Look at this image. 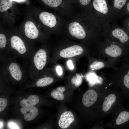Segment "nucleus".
Listing matches in <instances>:
<instances>
[{"label":"nucleus","mask_w":129,"mask_h":129,"mask_svg":"<svg viewBox=\"0 0 129 129\" xmlns=\"http://www.w3.org/2000/svg\"><path fill=\"white\" fill-rule=\"evenodd\" d=\"M10 42L12 48L20 54H23L26 52L27 49L23 42L18 36H12L11 38Z\"/></svg>","instance_id":"nucleus-9"},{"label":"nucleus","mask_w":129,"mask_h":129,"mask_svg":"<svg viewBox=\"0 0 129 129\" xmlns=\"http://www.w3.org/2000/svg\"><path fill=\"white\" fill-rule=\"evenodd\" d=\"M7 42L5 36L3 33L0 34V48L2 49L5 47Z\"/></svg>","instance_id":"nucleus-25"},{"label":"nucleus","mask_w":129,"mask_h":129,"mask_svg":"<svg viewBox=\"0 0 129 129\" xmlns=\"http://www.w3.org/2000/svg\"><path fill=\"white\" fill-rule=\"evenodd\" d=\"M47 56L46 51L43 49L39 50L34 56L33 61L34 65L38 70H42L46 64Z\"/></svg>","instance_id":"nucleus-6"},{"label":"nucleus","mask_w":129,"mask_h":129,"mask_svg":"<svg viewBox=\"0 0 129 129\" xmlns=\"http://www.w3.org/2000/svg\"><path fill=\"white\" fill-rule=\"evenodd\" d=\"M39 18L44 24L50 28L54 27L57 23L54 15L48 12L44 11L41 13L39 15Z\"/></svg>","instance_id":"nucleus-10"},{"label":"nucleus","mask_w":129,"mask_h":129,"mask_svg":"<svg viewBox=\"0 0 129 129\" xmlns=\"http://www.w3.org/2000/svg\"><path fill=\"white\" fill-rule=\"evenodd\" d=\"M7 99L4 98H0V112H1L5 108L7 104Z\"/></svg>","instance_id":"nucleus-26"},{"label":"nucleus","mask_w":129,"mask_h":129,"mask_svg":"<svg viewBox=\"0 0 129 129\" xmlns=\"http://www.w3.org/2000/svg\"><path fill=\"white\" fill-rule=\"evenodd\" d=\"M54 81L53 78L47 77L39 79L37 81L36 84L37 86L39 87H45L50 84Z\"/></svg>","instance_id":"nucleus-20"},{"label":"nucleus","mask_w":129,"mask_h":129,"mask_svg":"<svg viewBox=\"0 0 129 129\" xmlns=\"http://www.w3.org/2000/svg\"><path fill=\"white\" fill-rule=\"evenodd\" d=\"M46 5L53 8H56L61 5L64 0H42Z\"/></svg>","instance_id":"nucleus-22"},{"label":"nucleus","mask_w":129,"mask_h":129,"mask_svg":"<svg viewBox=\"0 0 129 129\" xmlns=\"http://www.w3.org/2000/svg\"><path fill=\"white\" fill-rule=\"evenodd\" d=\"M24 32L26 36L31 39L36 38L39 35V31L36 26L30 21L26 23L24 26Z\"/></svg>","instance_id":"nucleus-11"},{"label":"nucleus","mask_w":129,"mask_h":129,"mask_svg":"<svg viewBox=\"0 0 129 129\" xmlns=\"http://www.w3.org/2000/svg\"><path fill=\"white\" fill-rule=\"evenodd\" d=\"M113 71L116 76H122V81L124 86L129 89V62H123L120 59Z\"/></svg>","instance_id":"nucleus-2"},{"label":"nucleus","mask_w":129,"mask_h":129,"mask_svg":"<svg viewBox=\"0 0 129 129\" xmlns=\"http://www.w3.org/2000/svg\"><path fill=\"white\" fill-rule=\"evenodd\" d=\"M97 94L93 90H89L83 94L82 98L83 104L86 107H89L97 101Z\"/></svg>","instance_id":"nucleus-8"},{"label":"nucleus","mask_w":129,"mask_h":129,"mask_svg":"<svg viewBox=\"0 0 129 129\" xmlns=\"http://www.w3.org/2000/svg\"><path fill=\"white\" fill-rule=\"evenodd\" d=\"M83 52V49L81 47L78 45H74L61 50L59 55L63 58H68L80 55Z\"/></svg>","instance_id":"nucleus-5"},{"label":"nucleus","mask_w":129,"mask_h":129,"mask_svg":"<svg viewBox=\"0 0 129 129\" xmlns=\"http://www.w3.org/2000/svg\"><path fill=\"white\" fill-rule=\"evenodd\" d=\"M39 97L36 95H31L27 99H23L20 102V104L22 107L34 106L38 103Z\"/></svg>","instance_id":"nucleus-14"},{"label":"nucleus","mask_w":129,"mask_h":129,"mask_svg":"<svg viewBox=\"0 0 129 129\" xmlns=\"http://www.w3.org/2000/svg\"><path fill=\"white\" fill-rule=\"evenodd\" d=\"M127 10H128V11L129 12V2L128 3V4H127Z\"/></svg>","instance_id":"nucleus-32"},{"label":"nucleus","mask_w":129,"mask_h":129,"mask_svg":"<svg viewBox=\"0 0 129 129\" xmlns=\"http://www.w3.org/2000/svg\"><path fill=\"white\" fill-rule=\"evenodd\" d=\"M65 90V88L62 86L57 87L51 93V95L53 98L59 100H62L64 98L63 92Z\"/></svg>","instance_id":"nucleus-18"},{"label":"nucleus","mask_w":129,"mask_h":129,"mask_svg":"<svg viewBox=\"0 0 129 129\" xmlns=\"http://www.w3.org/2000/svg\"><path fill=\"white\" fill-rule=\"evenodd\" d=\"M92 4L96 10L102 13L106 14L108 11V8L106 0H93Z\"/></svg>","instance_id":"nucleus-16"},{"label":"nucleus","mask_w":129,"mask_h":129,"mask_svg":"<svg viewBox=\"0 0 129 129\" xmlns=\"http://www.w3.org/2000/svg\"><path fill=\"white\" fill-rule=\"evenodd\" d=\"M116 99L115 95L113 94H110L106 97L102 106V109L105 112L108 111Z\"/></svg>","instance_id":"nucleus-17"},{"label":"nucleus","mask_w":129,"mask_h":129,"mask_svg":"<svg viewBox=\"0 0 129 129\" xmlns=\"http://www.w3.org/2000/svg\"><path fill=\"white\" fill-rule=\"evenodd\" d=\"M126 1V0H114V6L117 9H121L125 5Z\"/></svg>","instance_id":"nucleus-24"},{"label":"nucleus","mask_w":129,"mask_h":129,"mask_svg":"<svg viewBox=\"0 0 129 129\" xmlns=\"http://www.w3.org/2000/svg\"><path fill=\"white\" fill-rule=\"evenodd\" d=\"M10 126L12 128V129H17V127L16 125L15 124L11 123H10Z\"/></svg>","instance_id":"nucleus-30"},{"label":"nucleus","mask_w":129,"mask_h":129,"mask_svg":"<svg viewBox=\"0 0 129 129\" xmlns=\"http://www.w3.org/2000/svg\"><path fill=\"white\" fill-rule=\"evenodd\" d=\"M12 0H0V12L5 11L11 8L12 5Z\"/></svg>","instance_id":"nucleus-21"},{"label":"nucleus","mask_w":129,"mask_h":129,"mask_svg":"<svg viewBox=\"0 0 129 129\" xmlns=\"http://www.w3.org/2000/svg\"><path fill=\"white\" fill-rule=\"evenodd\" d=\"M9 69L11 75L15 80L19 81L21 79L22 73L20 66L17 63H11L9 65Z\"/></svg>","instance_id":"nucleus-13"},{"label":"nucleus","mask_w":129,"mask_h":129,"mask_svg":"<svg viewBox=\"0 0 129 129\" xmlns=\"http://www.w3.org/2000/svg\"><path fill=\"white\" fill-rule=\"evenodd\" d=\"M128 25H129V23Z\"/></svg>","instance_id":"nucleus-33"},{"label":"nucleus","mask_w":129,"mask_h":129,"mask_svg":"<svg viewBox=\"0 0 129 129\" xmlns=\"http://www.w3.org/2000/svg\"><path fill=\"white\" fill-rule=\"evenodd\" d=\"M56 71L58 74L59 75H61L62 73V71L61 67L59 66H57L56 68Z\"/></svg>","instance_id":"nucleus-28"},{"label":"nucleus","mask_w":129,"mask_h":129,"mask_svg":"<svg viewBox=\"0 0 129 129\" xmlns=\"http://www.w3.org/2000/svg\"><path fill=\"white\" fill-rule=\"evenodd\" d=\"M67 64L70 69L72 70L74 69V66L71 60H70L68 61Z\"/></svg>","instance_id":"nucleus-29"},{"label":"nucleus","mask_w":129,"mask_h":129,"mask_svg":"<svg viewBox=\"0 0 129 129\" xmlns=\"http://www.w3.org/2000/svg\"><path fill=\"white\" fill-rule=\"evenodd\" d=\"M76 76H73L71 79L72 83L76 87H78L81 84L82 81V77L79 74L76 73Z\"/></svg>","instance_id":"nucleus-23"},{"label":"nucleus","mask_w":129,"mask_h":129,"mask_svg":"<svg viewBox=\"0 0 129 129\" xmlns=\"http://www.w3.org/2000/svg\"><path fill=\"white\" fill-rule=\"evenodd\" d=\"M97 52V57L118 64L120 58L124 55V51L118 45L111 44L99 48Z\"/></svg>","instance_id":"nucleus-1"},{"label":"nucleus","mask_w":129,"mask_h":129,"mask_svg":"<svg viewBox=\"0 0 129 129\" xmlns=\"http://www.w3.org/2000/svg\"><path fill=\"white\" fill-rule=\"evenodd\" d=\"M68 30L70 34L77 38L82 39L86 37L85 30L81 26L78 22H75L70 23L68 26Z\"/></svg>","instance_id":"nucleus-4"},{"label":"nucleus","mask_w":129,"mask_h":129,"mask_svg":"<svg viewBox=\"0 0 129 129\" xmlns=\"http://www.w3.org/2000/svg\"><path fill=\"white\" fill-rule=\"evenodd\" d=\"M112 34L114 38L118 39L122 43H126L129 39L127 34L120 28H118L114 30L112 32Z\"/></svg>","instance_id":"nucleus-15"},{"label":"nucleus","mask_w":129,"mask_h":129,"mask_svg":"<svg viewBox=\"0 0 129 129\" xmlns=\"http://www.w3.org/2000/svg\"><path fill=\"white\" fill-rule=\"evenodd\" d=\"M118 64L97 57L89 65L90 69L96 70L104 68H109L114 70Z\"/></svg>","instance_id":"nucleus-3"},{"label":"nucleus","mask_w":129,"mask_h":129,"mask_svg":"<svg viewBox=\"0 0 129 129\" xmlns=\"http://www.w3.org/2000/svg\"><path fill=\"white\" fill-rule=\"evenodd\" d=\"M26 0H12L13 1H15L17 2H24Z\"/></svg>","instance_id":"nucleus-31"},{"label":"nucleus","mask_w":129,"mask_h":129,"mask_svg":"<svg viewBox=\"0 0 129 129\" xmlns=\"http://www.w3.org/2000/svg\"><path fill=\"white\" fill-rule=\"evenodd\" d=\"M92 0H78L79 3L82 5L86 6L89 5Z\"/></svg>","instance_id":"nucleus-27"},{"label":"nucleus","mask_w":129,"mask_h":129,"mask_svg":"<svg viewBox=\"0 0 129 129\" xmlns=\"http://www.w3.org/2000/svg\"><path fill=\"white\" fill-rule=\"evenodd\" d=\"M20 111L24 115V118L26 121H29L34 119L37 115L38 109L34 106L21 108Z\"/></svg>","instance_id":"nucleus-12"},{"label":"nucleus","mask_w":129,"mask_h":129,"mask_svg":"<svg viewBox=\"0 0 129 129\" xmlns=\"http://www.w3.org/2000/svg\"><path fill=\"white\" fill-rule=\"evenodd\" d=\"M75 118L72 113L70 111H66L62 114L58 122L59 126L63 129L69 127L74 121Z\"/></svg>","instance_id":"nucleus-7"},{"label":"nucleus","mask_w":129,"mask_h":129,"mask_svg":"<svg viewBox=\"0 0 129 129\" xmlns=\"http://www.w3.org/2000/svg\"><path fill=\"white\" fill-rule=\"evenodd\" d=\"M129 120V112L123 111L119 114L116 120L115 123L117 125H120Z\"/></svg>","instance_id":"nucleus-19"}]
</instances>
